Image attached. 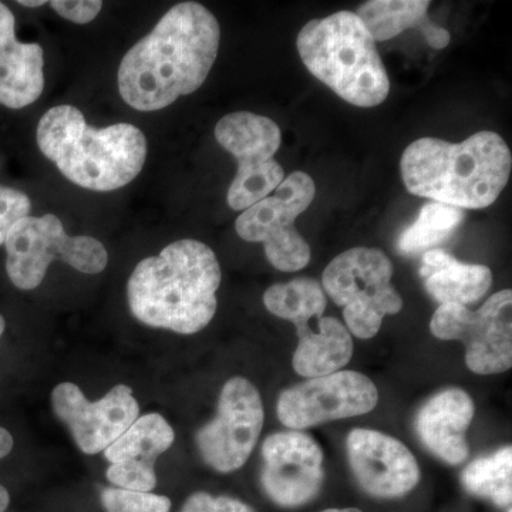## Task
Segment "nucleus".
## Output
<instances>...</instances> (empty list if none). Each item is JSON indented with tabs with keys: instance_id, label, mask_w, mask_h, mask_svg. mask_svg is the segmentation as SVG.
<instances>
[{
	"instance_id": "22",
	"label": "nucleus",
	"mask_w": 512,
	"mask_h": 512,
	"mask_svg": "<svg viewBox=\"0 0 512 512\" xmlns=\"http://www.w3.org/2000/svg\"><path fill=\"white\" fill-rule=\"evenodd\" d=\"M430 2L426 0H370L356 15L377 42H386L404 30L423 25Z\"/></svg>"
},
{
	"instance_id": "32",
	"label": "nucleus",
	"mask_w": 512,
	"mask_h": 512,
	"mask_svg": "<svg viewBox=\"0 0 512 512\" xmlns=\"http://www.w3.org/2000/svg\"><path fill=\"white\" fill-rule=\"evenodd\" d=\"M19 5L25 6V8H39V6L46 5L45 0H19Z\"/></svg>"
},
{
	"instance_id": "8",
	"label": "nucleus",
	"mask_w": 512,
	"mask_h": 512,
	"mask_svg": "<svg viewBox=\"0 0 512 512\" xmlns=\"http://www.w3.org/2000/svg\"><path fill=\"white\" fill-rule=\"evenodd\" d=\"M215 138L238 163L227 195L232 210H248L285 180L284 168L275 160L282 134L274 120L251 111H235L218 121Z\"/></svg>"
},
{
	"instance_id": "13",
	"label": "nucleus",
	"mask_w": 512,
	"mask_h": 512,
	"mask_svg": "<svg viewBox=\"0 0 512 512\" xmlns=\"http://www.w3.org/2000/svg\"><path fill=\"white\" fill-rule=\"evenodd\" d=\"M52 407L87 456L104 453L140 417V404L127 384H117L90 402L77 384L60 383L53 389Z\"/></svg>"
},
{
	"instance_id": "9",
	"label": "nucleus",
	"mask_w": 512,
	"mask_h": 512,
	"mask_svg": "<svg viewBox=\"0 0 512 512\" xmlns=\"http://www.w3.org/2000/svg\"><path fill=\"white\" fill-rule=\"evenodd\" d=\"M315 195L311 175L295 171L274 194L239 215L237 234L244 241L262 242L266 258L278 271H301L311 261V247L296 231L295 222L311 207Z\"/></svg>"
},
{
	"instance_id": "16",
	"label": "nucleus",
	"mask_w": 512,
	"mask_h": 512,
	"mask_svg": "<svg viewBox=\"0 0 512 512\" xmlns=\"http://www.w3.org/2000/svg\"><path fill=\"white\" fill-rule=\"evenodd\" d=\"M476 414L470 394L451 387L434 394L416 417V431L421 443L434 456L451 466H458L470 454L466 433Z\"/></svg>"
},
{
	"instance_id": "18",
	"label": "nucleus",
	"mask_w": 512,
	"mask_h": 512,
	"mask_svg": "<svg viewBox=\"0 0 512 512\" xmlns=\"http://www.w3.org/2000/svg\"><path fill=\"white\" fill-rule=\"evenodd\" d=\"M293 325L299 343L293 353L292 366L299 376L315 379L332 375L352 359V336L340 320L332 316H315Z\"/></svg>"
},
{
	"instance_id": "1",
	"label": "nucleus",
	"mask_w": 512,
	"mask_h": 512,
	"mask_svg": "<svg viewBox=\"0 0 512 512\" xmlns=\"http://www.w3.org/2000/svg\"><path fill=\"white\" fill-rule=\"evenodd\" d=\"M220 42V23L210 10L197 2L178 3L121 60V97L138 111H157L197 92Z\"/></svg>"
},
{
	"instance_id": "15",
	"label": "nucleus",
	"mask_w": 512,
	"mask_h": 512,
	"mask_svg": "<svg viewBox=\"0 0 512 512\" xmlns=\"http://www.w3.org/2000/svg\"><path fill=\"white\" fill-rule=\"evenodd\" d=\"M346 446L353 474L367 494L397 498L419 484V464L402 441L380 431L355 429Z\"/></svg>"
},
{
	"instance_id": "6",
	"label": "nucleus",
	"mask_w": 512,
	"mask_h": 512,
	"mask_svg": "<svg viewBox=\"0 0 512 512\" xmlns=\"http://www.w3.org/2000/svg\"><path fill=\"white\" fill-rule=\"evenodd\" d=\"M393 264L377 248L356 247L336 256L322 276V288L342 306L349 333L375 338L386 316L403 309V299L392 285Z\"/></svg>"
},
{
	"instance_id": "25",
	"label": "nucleus",
	"mask_w": 512,
	"mask_h": 512,
	"mask_svg": "<svg viewBox=\"0 0 512 512\" xmlns=\"http://www.w3.org/2000/svg\"><path fill=\"white\" fill-rule=\"evenodd\" d=\"M101 504L106 512H170L171 500L165 495L137 493L109 487L101 491Z\"/></svg>"
},
{
	"instance_id": "2",
	"label": "nucleus",
	"mask_w": 512,
	"mask_h": 512,
	"mask_svg": "<svg viewBox=\"0 0 512 512\" xmlns=\"http://www.w3.org/2000/svg\"><path fill=\"white\" fill-rule=\"evenodd\" d=\"M221 266L208 245L181 239L148 256L128 279V308L154 329L195 335L217 313Z\"/></svg>"
},
{
	"instance_id": "11",
	"label": "nucleus",
	"mask_w": 512,
	"mask_h": 512,
	"mask_svg": "<svg viewBox=\"0 0 512 512\" xmlns=\"http://www.w3.org/2000/svg\"><path fill=\"white\" fill-rule=\"evenodd\" d=\"M264 421L258 389L244 377H232L222 387L217 416L195 437L202 460L218 473L239 470L251 457Z\"/></svg>"
},
{
	"instance_id": "28",
	"label": "nucleus",
	"mask_w": 512,
	"mask_h": 512,
	"mask_svg": "<svg viewBox=\"0 0 512 512\" xmlns=\"http://www.w3.org/2000/svg\"><path fill=\"white\" fill-rule=\"evenodd\" d=\"M181 512H255L254 508L237 498L220 495L215 497L204 491L194 493L187 498Z\"/></svg>"
},
{
	"instance_id": "34",
	"label": "nucleus",
	"mask_w": 512,
	"mask_h": 512,
	"mask_svg": "<svg viewBox=\"0 0 512 512\" xmlns=\"http://www.w3.org/2000/svg\"><path fill=\"white\" fill-rule=\"evenodd\" d=\"M508 512H511V508H510V511H508Z\"/></svg>"
},
{
	"instance_id": "14",
	"label": "nucleus",
	"mask_w": 512,
	"mask_h": 512,
	"mask_svg": "<svg viewBox=\"0 0 512 512\" xmlns=\"http://www.w3.org/2000/svg\"><path fill=\"white\" fill-rule=\"evenodd\" d=\"M261 483L265 494L285 508L311 503L325 483L323 451L302 431L271 434L262 444Z\"/></svg>"
},
{
	"instance_id": "3",
	"label": "nucleus",
	"mask_w": 512,
	"mask_h": 512,
	"mask_svg": "<svg viewBox=\"0 0 512 512\" xmlns=\"http://www.w3.org/2000/svg\"><path fill=\"white\" fill-rule=\"evenodd\" d=\"M511 168L510 147L494 131H478L463 143L420 138L400 161L410 194L460 210L493 205L510 180Z\"/></svg>"
},
{
	"instance_id": "12",
	"label": "nucleus",
	"mask_w": 512,
	"mask_h": 512,
	"mask_svg": "<svg viewBox=\"0 0 512 512\" xmlns=\"http://www.w3.org/2000/svg\"><path fill=\"white\" fill-rule=\"evenodd\" d=\"M377 402L379 390L369 377L355 370H339L286 389L279 396L276 413L285 427L302 431L370 413Z\"/></svg>"
},
{
	"instance_id": "19",
	"label": "nucleus",
	"mask_w": 512,
	"mask_h": 512,
	"mask_svg": "<svg viewBox=\"0 0 512 512\" xmlns=\"http://www.w3.org/2000/svg\"><path fill=\"white\" fill-rule=\"evenodd\" d=\"M420 276L426 291L440 305H471L484 298L493 285V272L488 266L464 264L440 248L424 252Z\"/></svg>"
},
{
	"instance_id": "10",
	"label": "nucleus",
	"mask_w": 512,
	"mask_h": 512,
	"mask_svg": "<svg viewBox=\"0 0 512 512\" xmlns=\"http://www.w3.org/2000/svg\"><path fill=\"white\" fill-rule=\"evenodd\" d=\"M430 330L437 339L466 346L468 369L476 375H497L512 366V292L494 293L478 311L444 303L434 312Z\"/></svg>"
},
{
	"instance_id": "7",
	"label": "nucleus",
	"mask_w": 512,
	"mask_h": 512,
	"mask_svg": "<svg viewBox=\"0 0 512 512\" xmlns=\"http://www.w3.org/2000/svg\"><path fill=\"white\" fill-rule=\"evenodd\" d=\"M6 272L22 291L42 284L53 261H63L82 274L96 275L109 264L107 249L93 237H70L53 214L25 217L10 228L5 241Z\"/></svg>"
},
{
	"instance_id": "29",
	"label": "nucleus",
	"mask_w": 512,
	"mask_h": 512,
	"mask_svg": "<svg viewBox=\"0 0 512 512\" xmlns=\"http://www.w3.org/2000/svg\"><path fill=\"white\" fill-rule=\"evenodd\" d=\"M50 6L62 18L77 25H86L97 18L103 8V2L100 0H87V2L86 0H53Z\"/></svg>"
},
{
	"instance_id": "17",
	"label": "nucleus",
	"mask_w": 512,
	"mask_h": 512,
	"mask_svg": "<svg viewBox=\"0 0 512 512\" xmlns=\"http://www.w3.org/2000/svg\"><path fill=\"white\" fill-rule=\"evenodd\" d=\"M43 67L42 46L16 39L15 16L0 2V104L19 110L35 103L45 89Z\"/></svg>"
},
{
	"instance_id": "31",
	"label": "nucleus",
	"mask_w": 512,
	"mask_h": 512,
	"mask_svg": "<svg viewBox=\"0 0 512 512\" xmlns=\"http://www.w3.org/2000/svg\"><path fill=\"white\" fill-rule=\"evenodd\" d=\"M13 446H15V440H13L12 434L8 430L3 429V427H0V460L12 453ZM9 503V491L0 484V512L8 510Z\"/></svg>"
},
{
	"instance_id": "23",
	"label": "nucleus",
	"mask_w": 512,
	"mask_h": 512,
	"mask_svg": "<svg viewBox=\"0 0 512 512\" xmlns=\"http://www.w3.org/2000/svg\"><path fill=\"white\" fill-rule=\"evenodd\" d=\"M468 493L493 501L498 507L512 503V448L507 446L468 464L461 474Z\"/></svg>"
},
{
	"instance_id": "5",
	"label": "nucleus",
	"mask_w": 512,
	"mask_h": 512,
	"mask_svg": "<svg viewBox=\"0 0 512 512\" xmlns=\"http://www.w3.org/2000/svg\"><path fill=\"white\" fill-rule=\"evenodd\" d=\"M296 46L306 69L353 106L370 109L389 96V74L356 13L342 10L311 20L299 32Z\"/></svg>"
},
{
	"instance_id": "27",
	"label": "nucleus",
	"mask_w": 512,
	"mask_h": 512,
	"mask_svg": "<svg viewBox=\"0 0 512 512\" xmlns=\"http://www.w3.org/2000/svg\"><path fill=\"white\" fill-rule=\"evenodd\" d=\"M32 202L25 192L0 187V245H5L10 228L22 218L29 217Z\"/></svg>"
},
{
	"instance_id": "33",
	"label": "nucleus",
	"mask_w": 512,
	"mask_h": 512,
	"mask_svg": "<svg viewBox=\"0 0 512 512\" xmlns=\"http://www.w3.org/2000/svg\"><path fill=\"white\" fill-rule=\"evenodd\" d=\"M320 512H362L359 508H329V510Z\"/></svg>"
},
{
	"instance_id": "4",
	"label": "nucleus",
	"mask_w": 512,
	"mask_h": 512,
	"mask_svg": "<svg viewBox=\"0 0 512 512\" xmlns=\"http://www.w3.org/2000/svg\"><path fill=\"white\" fill-rule=\"evenodd\" d=\"M37 146L60 173L90 191L119 190L143 170L147 140L133 124L89 126L74 106L47 110L37 124Z\"/></svg>"
},
{
	"instance_id": "21",
	"label": "nucleus",
	"mask_w": 512,
	"mask_h": 512,
	"mask_svg": "<svg viewBox=\"0 0 512 512\" xmlns=\"http://www.w3.org/2000/svg\"><path fill=\"white\" fill-rule=\"evenodd\" d=\"M464 221V211L440 202H429L421 208L416 220L397 238V249L403 255H417L434 249L453 235Z\"/></svg>"
},
{
	"instance_id": "30",
	"label": "nucleus",
	"mask_w": 512,
	"mask_h": 512,
	"mask_svg": "<svg viewBox=\"0 0 512 512\" xmlns=\"http://www.w3.org/2000/svg\"><path fill=\"white\" fill-rule=\"evenodd\" d=\"M420 30L426 42L429 43L433 49H444V47H447L448 43H450V32L441 28V26L434 25L429 19L420 26Z\"/></svg>"
},
{
	"instance_id": "26",
	"label": "nucleus",
	"mask_w": 512,
	"mask_h": 512,
	"mask_svg": "<svg viewBox=\"0 0 512 512\" xmlns=\"http://www.w3.org/2000/svg\"><path fill=\"white\" fill-rule=\"evenodd\" d=\"M107 480L116 488L137 493H151L156 488L157 476L154 464L143 461H124L110 464L106 471Z\"/></svg>"
},
{
	"instance_id": "24",
	"label": "nucleus",
	"mask_w": 512,
	"mask_h": 512,
	"mask_svg": "<svg viewBox=\"0 0 512 512\" xmlns=\"http://www.w3.org/2000/svg\"><path fill=\"white\" fill-rule=\"evenodd\" d=\"M264 305L272 315L295 323L313 316H323L328 301L322 285L316 279L296 278L266 289Z\"/></svg>"
},
{
	"instance_id": "20",
	"label": "nucleus",
	"mask_w": 512,
	"mask_h": 512,
	"mask_svg": "<svg viewBox=\"0 0 512 512\" xmlns=\"http://www.w3.org/2000/svg\"><path fill=\"white\" fill-rule=\"evenodd\" d=\"M174 441L175 431L163 414L148 413L138 417L126 433L104 451V457L110 464L124 461L154 464L158 456L173 446Z\"/></svg>"
}]
</instances>
